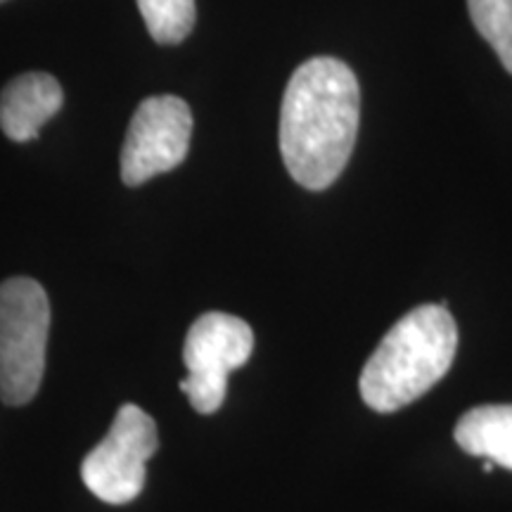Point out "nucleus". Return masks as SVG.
Returning <instances> with one entry per match:
<instances>
[{
  "label": "nucleus",
  "instance_id": "9b49d317",
  "mask_svg": "<svg viewBox=\"0 0 512 512\" xmlns=\"http://www.w3.org/2000/svg\"><path fill=\"white\" fill-rule=\"evenodd\" d=\"M494 467H496V465L491 463V460H486V458H484V472H491V470H494Z\"/></svg>",
  "mask_w": 512,
  "mask_h": 512
},
{
  "label": "nucleus",
  "instance_id": "f257e3e1",
  "mask_svg": "<svg viewBox=\"0 0 512 512\" xmlns=\"http://www.w3.org/2000/svg\"><path fill=\"white\" fill-rule=\"evenodd\" d=\"M361 121L356 74L335 57L299 64L280 110V155L299 185L325 190L342 176Z\"/></svg>",
  "mask_w": 512,
  "mask_h": 512
},
{
  "label": "nucleus",
  "instance_id": "f8f14e48",
  "mask_svg": "<svg viewBox=\"0 0 512 512\" xmlns=\"http://www.w3.org/2000/svg\"><path fill=\"white\" fill-rule=\"evenodd\" d=\"M0 3H5V0H0Z\"/></svg>",
  "mask_w": 512,
  "mask_h": 512
},
{
  "label": "nucleus",
  "instance_id": "9d476101",
  "mask_svg": "<svg viewBox=\"0 0 512 512\" xmlns=\"http://www.w3.org/2000/svg\"><path fill=\"white\" fill-rule=\"evenodd\" d=\"M467 8L475 29L512 74V0H467Z\"/></svg>",
  "mask_w": 512,
  "mask_h": 512
},
{
  "label": "nucleus",
  "instance_id": "39448f33",
  "mask_svg": "<svg viewBox=\"0 0 512 512\" xmlns=\"http://www.w3.org/2000/svg\"><path fill=\"white\" fill-rule=\"evenodd\" d=\"M157 422L136 403H124L107 437L83 458L81 479L88 491L110 505L136 501L145 486L147 460L157 453Z\"/></svg>",
  "mask_w": 512,
  "mask_h": 512
},
{
  "label": "nucleus",
  "instance_id": "0eeeda50",
  "mask_svg": "<svg viewBox=\"0 0 512 512\" xmlns=\"http://www.w3.org/2000/svg\"><path fill=\"white\" fill-rule=\"evenodd\" d=\"M62 105L64 93L55 76L46 72L15 76L0 93V128L15 143H29Z\"/></svg>",
  "mask_w": 512,
  "mask_h": 512
},
{
  "label": "nucleus",
  "instance_id": "f03ea898",
  "mask_svg": "<svg viewBox=\"0 0 512 512\" xmlns=\"http://www.w3.org/2000/svg\"><path fill=\"white\" fill-rule=\"evenodd\" d=\"M458 351V325L444 304L408 311L377 344L361 373V396L377 413H394L427 394Z\"/></svg>",
  "mask_w": 512,
  "mask_h": 512
},
{
  "label": "nucleus",
  "instance_id": "20e7f679",
  "mask_svg": "<svg viewBox=\"0 0 512 512\" xmlns=\"http://www.w3.org/2000/svg\"><path fill=\"white\" fill-rule=\"evenodd\" d=\"M254 351V332L245 320L230 313H204L190 325L183 344L188 377L181 392L197 413L211 415L223 406L228 375L245 366Z\"/></svg>",
  "mask_w": 512,
  "mask_h": 512
},
{
  "label": "nucleus",
  "instance_id": "6e6552de",
  "mask_svg": "<svg viewBox=\"0 0 512 512\" xmlns=\"http://www.w3.org/2000/svg\"><path fill=\"white\" fill-rule=\"evenodd\" d=\"M456 444L467 456L512 470V406H479L456 425Z\"/></svg>",
  "mask_w": 512,
  "mask_h": 512
},
{
  "label": "nucleus",
  "instance_id": "7ed1b4c3",
  "mask_svg": "<svg viewBox=\"0 0 512 512\" xmlns=\"http://www.w3.org/2000/svg\"><path fill=\"white\" fill-rule=\"evenodd\" d=\"M50 302L41 283L10 278L0 283V399L27 406L46 373Z\"/></svg>",
  "mask_w": 512,
  "mask_h": 512
},
{
  "label": "nucleus",
  "instance_id": "423d86ee",
  "mask_svg": "<svg viewBox=\"0 0 512 512\" xmlns=\"http://www.w3.org/2000/svg\"><path fill=\"white\" fill-rule=\"evenodd\" d=\"M192 138V112L176 95H152L133 112L124 147L121 181L138 188L166 171H174L188 157Z\"/></svg>",
  "mask_w": 512,
  "mask_h": 512
},
{
  "label": "nucleus",
  "instance_id": "1a4fd4ad",
  "mask_svg": "<svg viewBox=\"0 0 512 512\" xmlns=\"http://www.w3.org/2000/svg\"><path fill=\"white\" fill-rule=\"evenodd\" d=\"M138 10L159 46H178L195 29V0H138Z\"/></svg>",
  "mask_w": 512,
  "mask_h": 512
}]
</instances>
